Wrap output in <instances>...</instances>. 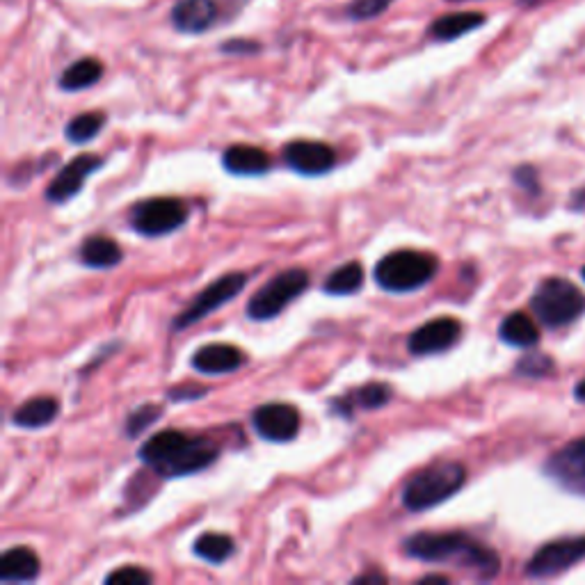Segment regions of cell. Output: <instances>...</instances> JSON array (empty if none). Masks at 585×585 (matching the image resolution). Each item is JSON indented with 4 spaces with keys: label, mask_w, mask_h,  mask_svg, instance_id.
Returning <instances> with one entry per match:
<instances>
[{
    "label": "cell",
    "mask_w": 585,
    "mask_h": 585,
    "mask_svg": "<svg viewBox=\"0 0 585 585\" xmlns=\"http://www.w3.org/2000/svg\"><path fill=\"white\" fill-rule=\"evenodd\" d=\"M284 163L293 172L302 176H323L334 170L336 151L327 142L318 140H293L288 142L284 151Z\"/></svg>",
    "instance_id": "4fadbf2b"
},
{
    "label": "cell",
    "mask_w": 585,
    "mask_h": 585,
    "mask_svg": "<svg viewBox=\"0 0 585 585\" xmlns=\"http://www.w3.org/2000/svg\"><path fill=\"white\" fill-rule=\"evenodd\" d=\"M364 286V268L359 261H348L336 268L323 282V293L327 295H352Z\"/></svg>",
    "instance_id": "484cf974"
},
{
    "label": "cell",
    "mask_w": 585,
    "mask_h": 585,
    "mask_svg": "<svg viewBox=\"0 0 585 585\" xmlns=\"http://www.w3.org/2000/svg\"><path fill=\"white\" fill-rule=\"evenodd\" d=\"M307 286L309 272L304 268L282 270L277 277H272L270 282L263 284L259 291L252 295L245 307V314L250 320L266 323V320H272L282 314L293 300H298L300 295L307 291Z\"/></svg>",
    "instance_id": "8992f818"
},
{
    "label": "cell",
    "mask_w": 585,
    "mask_h": 585,
    "mask_svg": "<svg viewBox=\"0 0 585 585\" xmlns=\"http://www.w3.org/2000/svg\"><path fill=\"white\" fill-rule=\"evenodd\" d=\"M245 286H247L245 272H229V275L215 279V282L202 288V291H199L195 298L181 309V314L174 318L172 330L181 332V330H186V327L199 323L202 318L211 316L215 309H220L227 302L234 300Z\"/></svg>",
    "instance_id": "ba28073f"
},
{
    "label": "cell",
    "mask_w": 585,
    "mask_h": 585,
    "mask_svg": "<svg viewBox=\"0 0 585 585\" xmlns=\"http://www.w3.org/2000/svg\"><path fill=\"white\" fill-rule=\"evenodd\" d=\"M551 371H554V362L542 352H528L517 362V373L524 375V378H544Z\"/></svg>",
    "instance_id": "f1b7e54d"
},
{
    "label": "cell",
    "mask_w": 585,
    "mask_h": 585,
    "mask_svg": "<svg viewBox=\"0 0 585 585\" xmlns=\"http://www.w3.org/2000/svg\"><path fill=\"white\" fill-rule=\"evenodd\" d=\"M585 560V538H563L544 544L528 560L526 574L533 579H549Z\"/></svg>",
    "instance_id": "9c48e42d"
},
{
    "label": "cell",
    "mask_w": 585,
    "mask_h": 585,
    "mask_svg": "<svg viewBox=\"0 0 585 585\" xmlns=\"http://www.w3.org/2000/svg\"><path fill=\"white\" fill-rule=\"evenodd\" d=\"M391 398H394V389L387 382H368L346 396L334 398L332 412L343 419H352L357 410H380Z\"/></svg>",
    "instance_id": "2e32d148"
},
{
    "label": "cell",
    "mask_w": 585,
    "mask_h": 585,
    "mask_svg": "<svg viewBox=\"0 0 585 585\" xmlns=\"http://www.w3.org/2000/svg\"><path fill=\"white\" fill-rule=\"evenodd\" d=\"M160 414H163V407L160 405H154V403L140 405L138 410H133L126 416L124 435L128 439H138L144 430H147L149 426H154V423L160 419Z\"/></svg>",
    "instance_id": "83f0119b"
},
{
    "label": "cell",
    "mask_w": 585,
    "mask_h": 585,
    "mask_svg": "<svg viewBox=\"0 0 585 585\" xmlns=\"http://www.w3.org/2000/svg\"><path fill=\"white\" fill-rule=\"evenodd\" d=\"M439 261L435 254L419 250H396L375 263L373 277L382 291L412 293L432 282L437 275Z\"/></svg>",
    "instance_id": "277c9868"
},
{
    "label": "cell",
    "mask_w": 585,
    "mask_h": 585,
    "mask_svg": "<svg viewBox=\"0 0 585 585\" xmlns=\"http://www.w3.org/2000/svg\"><path fill=\"white\" fill-rule=\"evenodd\" d=\"M355 583H387V576L378 574V572L359 574V576H355Z\"/></svg>",
    "instance_id": "836d02e7"
},
{
    "label": "cell",
    "mask_w": 585,
    "mask_h": 585,
    "mask_svg": "<svg viewBox=\"0 0 585 585\" xmlns=\"http://www.w3.org/2000/svg\"><path fill=\"white\" fill-rule=\"evenodd\" d=\"M224 53H256L259 51V44L254 42H227L222 46Z\"/></svg>",
    "instance_id": "d6a6232c"
},
{
    "label": "cell",
    "mask_w": 585,
    "mask_h": 585,
    "mask_svg": "<svg viewBox=\"0 0 585 585\" xmlns=\"http://www.w3.org/2000/svg\"><path fill=\"white\" fill-rule=\"evenodd\" d=\"M222 165L229 174L236 176H263L270 172L272 160L268 151L254 147V144H231L224 149Z\"/></svg>",
    "instance_id": "ac0fdd59"
},
{
    "label": "cell",
    "mask_w": 585,
    "mask_h": 585,
    "mask_svg": "<svg viewBox=\"0 0 585 585\" xmlns=\"http://www.w3.org/2000/svg\"><path fill=\"white\" fill-rule=\"evenodd\" d=\"M430 581H435V583H448V576L428 574V576H423V579H421V583H430Z\"/></svg>",
    "instance_id": "e575fe53"
},
{
    "label": "cell",
    "mask_w": 585,
    "mask_h": 585,
    "mask_svg": "<svg viewBox=\"0 0 585 585\" xmlns=\"http://www.w3.org/2000/svg\"><path fill=\"white\" fill-rule=\"evenodd\" d=\"M574 396H576V400H581V403H585V380L579 382V387L574 389Z\"/></svg>",
    "instance_id": "d590c367"
},
{
    "label": "cell",
    "mask_w": 585,
    "mask_h": 585,
    "mask_svg": "<svg viewBox=\"0 0 585 585\" xmlns=\"http://www.w3.org/2000/svg\"><path fill=\"white\" fill-rule=\"evenodd\" d=\"M78 259L85 268L110 270L124 261V252L115 238L87 236L83 243H80Z\"/></svg>",
    "instance_id": "ffe728a7"
},
{
    "label": "cell",
    "mask_w": 585,
    "mask_h": 585,
    "mask_svg": "<svg viewBox=\"0 0 585 585\" xmlns=\"http://www.w3.org/2000/svg\"><path fill=\"white\" fill-rule=\"evenodd\" d=\"M544 474L570 492L585 494V437L574 439L544 464Z\"/></svg>",
    "instance_id": "7c38bea8"
},
{
    "label": "cell",
    "mask_w": 585,
    "mask_h": 585,
    "mask_svg": "<svg viewBox=\"0 0 585 585\" xmlns=\"http://www.w3.org/2000/svg\"><path fill=\"white\" fill-rule=\"evenodd\" d=\"M247 362V355L231 343H206L192 352L190 364L202 375H227L238 371Z\"/></svg>",
    "instance_id": "9a60e30c"
},
{
    "label": "cell",
    "mask_w": 585,
    "mask_h": 585,
    "mask_svg": "<svg viewBox=\"0 0 585 585\" xmlns=\"http://www.w3.org/2000/svg\"><path fill=\"white\" fill-rule=\"evenodd\" d=\"M60 416V400L53 396H35L28 398L26 403L16 407L12 412V423L23 430L46 428Z\"/></svg>",
    "instance_id": "d6986e66"
},
{
    "label": "cell",
    "mask_w": 585,
    "mask_h": 585,
    "mask_svg": "<svg viewBox=\"0 0 585 585\" xmlns=\"http://www.w3.org/2000/svg\"><path fill=\"white\" fill-rule=\"evenodd\" d=\"M103 124H106L103 112H83V115H76L64 126V138L71 144H87L101 133Z\"/></svg>",
    "instance_id": "4316f807"
},
{
    "label": "cell",
    "mask_w": 585,
    "mask_h": 585,
    "mask_svg": "<svg viewBox=\"0 0 585 585\" xmlns=\"http://www.w3.org/2000/svg\"><path fill=\"white\" fill-rule=\"evenodd\" d=\"M581 275H583V279H585V268H583V272H581Z\"/></svg>",
    "instance_id": "8d00e7d4"
},
{
    "label": "cell",
    "mask_w": 585,
    "mask_h": 585,
    "mask_svg": "<svg viewBox=\"0 0 585 585\" xmlns=\"http://www.w3.org/2000/svg\"><path fill=\"white\" fill-rule=\"evenodd\" d=\"M192 551H195L197 558L206 560V563L222 565L236 554V544L224 533H204L192 544Z\"/></svg>",
    "instance_id": "d4e9b609"
},
{
    "label": "cell",
    "mask_w": 585,
    "mask_h": 585,
    "mask_svg": "<svg viewBox=\"0 0 585 585\" xmlns=\"http://www.w3.org/2000/svg\"><path fill=\"white\" fill-rule=\"evenodd\" d=\"M403 554L421 563H455L478 579H492L501 567L499 554L467 533H414L403 542Z\"/></svg>",
    "instance_id": "7a4b0ae2"
},
{
    "label": "cell",
    "mask_w": 585,
    "mask_h": 585,
    "mask_svg": "<svg viewBox=\"0 0 585 585\" xmlns=\"http://www.w3.org/2000/svg\"><path fill=\"white\" fill-rule=\"evenodd\" d=\"M103 581L108 585H147L154 581V576L138 565H124L119 567V570L110 572Z\"/></svg>",
    "instance_id": "f546056e"
},
{
    "label": "cell",
    "mask_w": 585,
    "mask_h": 585,
    "mask_svg": "<svg viewBox=\"0 0 585 585\" xmlns=\"http://www.w3.org/2000/svg\"><path fill=\"white\" fill-rule=\"evenodd\" d=\"M39 576V556L30 547H12L0 556V581L30 583Z\"/></svg>",
    "instance_id": "44dd1931"
},
{
    "label": "cell",
    "mask_w": 585,
    "mask_h": 585,
    "mask_svg": "<svg viewBox=\"0 0 585 585\" xmlns=\"http://www.w3.org/2000/svg\"><path fill=\"white\" fill-rule=\"evenodd\" d=\"M206 394L208 389L197 387V384H179V387L167 391V398H170L172 403H190V400H199Z\"/></svg>",
    "instance_id": "1f68e13d"
},
{
    "label": "cell",
    "mask_w": 585,
    "mask_h": 585,
    "mask_svg": "<svg viewBox=\"0 0 585 585\" xmlns=\"http://www.w3.org/2000/svg\"><path fill=\"white\" fill-rule=\"evenodd\" d=\"M188 220V204L176 197L140 199L128 213V224L144 238H163L179 231Z\"/></svg>",
    "instance_id": "52a82bcc"
},
{
    "label": "cell",
    "mask_w": 585,
    "mask_h": 585,
    "mask_svg": "<svg viewBox=\"0 0 585 585\" xmlns=\"http://www.w3.org/2000/svg\"><path fill=\"white\" fill-rule=\"evenodd\" d=\"M138 458L156 476L172 480L199 474L213 467L220 458V448L206 437L183 430H160L140 446Z\"/></svg>",
    "instance_id": "6da1fadb"
},
{
    "label": "cell",
    "mask_w": 585,
    "mask_h": 585,
    "mask_svg": "<svg viewBox=\"0 0 585 585\" xmlns=\"http://www.w3.org/2000/svg\"><path fill=\"white\" fill-rule=\"evenodd\" d=\"M101 76H103L101 60L83 58L74 64H69V67L62 71L58 85L64 92H80L99 83Z\"/></svg>",
    "instance_id": "cb8c5ba5"
},
{
    "label": "cell",
    "mask_w": 585,
    "mask_h": 585,
    "mask_svg": "<svg viewBox=\"0 0 585 585\" xmlns=\"http://www.w3.org/2000/svg\"><path fill=\"white\" fill-rule=\"evenodd\" d=\"M460 336H462L460 320H455L451 316L432 318L421 327H416L410 334V339H407V350H410L414 357L439 355V352L451 350L455 343L460 341Z\"/></svg>",
    "instance_id": "8fae6325"
},
{
    "label": "cell",
    "mask_w": 585,
    "mask_h": 585,
    "mask_svg": "<svg viewBox=\"0 0 585 585\" xmlns=\"http://www.w3.org/2000/svg\"><path fill=\"white\" fill-rule=\"evenodd\" d=\"M499 336L503 343H508L512 348H535L540 343L538 325L524 311H515V314L503 318Z\"/></svg>",
    "instance_id": "7402d4cb"
},
{
    "label": "cell",
    "mask_w": 585,
    "mask_h": 585,
    "mask_svg": "<svg viewBox=\"0 0 585 585\" xmlns=\"http://www.w3.org/2000/svg\"><path fill=\"white\" fill-rule=\"evenodd\" d=\"M467 483V469L464 464L444 460L430 467L416 471V474L403 485L400 499L410 512H426L439 506L458 494Z\"/></svg>",
    "instance_id": "3957f363"
},
{
    "label": "cell",
    "mask_w": 585,
    "mask_h": 585,
    "mask_svg": "<svg viewBox=\"0 0 585 585\" xmlns=\"http://www.w3.org/2000/svg\"><path fill=\"white\" fill-rule=\"evenodd\" d=\"M531 307L542 325L558 330L585 314V295L563 277H549L535 288Z\"/></svg>",
    "instance_id": "5b68a950"
},
{
    "label": "cell",
    "mask_w": 585,
    "mask_h": 585,
    "mask_svg": "<svg viewBox=\"0 0 585 585\" xmlns=\"http://www.w3.org/2000/svg\"><path fill=\"white\" fill-rule=\"evenodd\" d=\"M103 167V158L99 154H80L71 158L62 170L55 174V179L48 183L46 199L51 204H64L71 197H76L85 186V179Z\"/></svg>",
    "instance_id": "5bb4252c"
},
{
    "label": "cell",
    "mask_w": 585,
    "mask_h": 585,
    "mask_svg": "<svg viewBox=\"0 0 585 585\" xmlns=\"http://www.w3.org/2000/svg\"><path fill=\"white\" fill-rule=\"evenodd\" d=\"M218 21V5L215 0H179L172 10V23L176 30L199 35V32L211 30Z\"/></svg>",
    "instance_id": "e0dca14e"
},
{
    "label": "cell",
    "mask_w": 585,
    "mask_h": 585,
    "mask_svg": "<svg viewBox=\"0 0 585 585\" xmlns=\"http://www.w3.org/2000/svg\"><path fill=\"white\" fill-rule=\"evenodd\" d=\"M483 23H485V16L478 12H455V14H446L442 16V19H437L428 32L432 39H437V42H453V39L478 30Z\"/></svg>",
    "instance_id": "603a6c76"
},
{
    "label": "cell",
    "mask_w": 585,
    "mask_h": 585,
    "mask_svg": "<svg viewBox=\"0 0 585 585\" xmlns=\"http://www.w3.org/2000/svg\"><path fill=\"white\" fill-rule=\"evenodd\" d=\"M389 5H391V0H352L346 12L350 19L366 21V19H375V16H380Z\"/></svg>",
    "instance_id": "4dcf8cb0"
},
{
    "label": "cell",
    "mask_w": 585,
    "mask_h": 585,
    "mask_svg": "<svg viewBox=\"0 0 585 585\" xmlns=\"http://www.w3.org/2000/svg\"><path fill=\"white\" fill-rule=\"evenodd\" d=\"M252 426L256 435L272 444H286L298 437L300 412L288 403H266L256 407L252 414Z\"/></svg>",
    "instance_id": "30bf717a"
}]
</instances>
